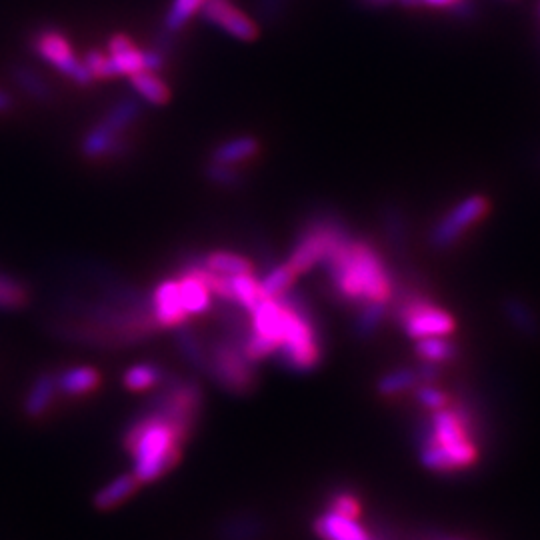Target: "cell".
I'll return each instance as SVG.
<instances>
[{
	"instance_id": "14",
	"label": "cell",
	"mask_w": 540,
	"mask_h": 540,
	"mask_svg": "<svg viewBox=\"0 0 540 540\" xmlns=\"http://www.w3.org/2000/svg\"><path fill=\"white\" fill-rule=\"evenodd\" d=\"M312 526L322 540H384L382 536L368 534L358 518L338 514L330 508L322 512Z\"/></svg>"
},
{
	"instance_id": "36",
	"label": "cell",
	"mask_w": 540,
	"mask_h": 540,
	"mask_svg": "<svg viewBox=\"0 0 540 540\" xmlns=\"http://www.w3.org/2000/svg\"><path fill=\"white\" fill-rule=\"evenodd\" d=\"M330 510H334L338 514H344V516H350V518H358V514H360V500L356 498V494L346 492V490H340V492H334L332 494V498H330Z\"/></svg>"
},
{
	"instance_id": "29",
	"label": "cell",
	"mask_w": 540,
	"mask_h": 540,
	"mask_svg": "<svg viewBox=\"0 0 540 540\" xmlns=\"http://www.w3.org/2000/svg\"><path fill=\"white\" fill-rule=\"evenodd\" d=\"M418 384H420V378L414 368H398L376 380V392L384 398H392L408 390H414Z\"/></svg>"
},
{
	"instance_id": "28",
	"label": "cell",
	"mask_w": 540,
	"mask_h": 540,
	"mask_svg": "<svg viewBox=\"0 0 540 540\" xmlns=\"http://www.w3.org/2000/svg\"><path fill=\"white\" fill-rule=\"evenodd\" d=\"M166 372L154 364V362H138L130 368H126L124 376H122V384L128 390H152L154 386H158L164 380Z\"/></svg>"
},
{
	"instance_id": "34",
	"label": "cell",
	"mask_w": 540,
	"mask_h": 540,
	"mask_svg": "<svg viewBox=\"0 0 540 540\" xmlns=\"http://www.w3.org/2000/svg\"><path fill=\"white\" fill-rule=\"evenodd\" d=\"M206 178L226 190H234L240 188L244 184V174L238 166L232 164H218V162H208L206 170H204Z\"/></svg>"
},
{
	"instance_id": "11",
	"label": "cell",
	"mask_w": 540,
	"mask_h": 540,
	"mask_svg": "<svg viewBox=\"0 0 540 540\" xmlns=\"http://www.w3.org/2000/svg\"><path fill=\"white\" fill-rule=\"evenodd\" d=\"M106 68L108 78L132 76L134 72L146 70V50H140L126 34H112L108 40Z\"/></svg>"
},
{
	"instance_id": "38",
	"label": "cell",
	"mask_w": 540,
	"mask_h": 540,
	"mask_svg": "<svg viewBox=\"0 0 540 540\" xmlns=\"http://www.w3.org/2000/svg\"><path fill=\"white\" fill-rule=\"evenodd\" d=\"M82 62L86 64V68L90 70V74L94 76V80L98 78H108V68H106V54H102L100 50L92 48L84 54Z\"/></svg>"
},
{
	"instance_id": "41",
	"label": "cell",
	"mask_w": 540,
	"mask_h": 540,
	"mask_svg": "<svg viewBox=\"0 0 540 540\" xmlns=\"http://www.w3.org/2000/svg\"><path fill=\"white\" fill-rule=\"evenodd\" d=\"M12 106H14V98L6 92V90H2L0 88V114H4V112H10L12 110Z\"/></svg>"
},
{
	"instance_id": "30",
	"label": "cell",
	"mask_w": 540,
	"mask_h": 540,
	"mask_svg": "<svg viewBox=\"0 0 540 540\" xmlns=\"http://www.w3.org/2000/svg\"><path fill=\"white\" fill-rule=\"evenodd\" d=\"M416 354L424 362L440 366L442 362H448L456 356V346L452 340H448V336H428L416 340Z\"/></svg>"
},
{
	"instance_id": "23",
	"label": "cell",
	"mask_w": 540,
	"mask_h": 540,
	"mask_svg": "<svg viewBox=\"0 0 540 540\" xmlns=\"http://www.w3.org/2000/svg\"><path fill=\"white\" fill-rule=\"evenodd\" d=\"M130 84L136 90V94L152 106H162L170 100V88L158 76V72H152V70L134 72L130 76Z\"/></svg>"
},
{
	"instance_id": "24",
	"label": "cell",
	"mask_w": 540,
	"mask_h": 540,
	"mask_svg": "<svg viewBox=\"0 0 540 540\" xmlns=\"http://www.w3.org/2000/svg\"><path fill=\"white\" fill-rule=\"evenodd\" d=\"M140 112H142V106H140L138 98L126 96V98L118 100L116 104H112L100 122L116 134H126L130 130V126L138 120Z\"/></svg>"
},
{
	"instance_id": "8",
	"label": "cell",
	"mask_w": 540,
	"mask_h": 540,
	"mask_svg": "<svg viewBox=\"0 0 540 540\" xmlns=\"http://www.w3.org/2000/svg\"><path fill=\"white\" fill-rule=\"evenodd\" d=\"M490 212V202L482 194H472L454 204L430 230V244L438 250L458 244Z\"/></svg>"
},
{
	"instance_id": "2",
	"label": "cell",
	"mask_w": 540,
	"mask_h": 540,
	"mask_svg": "<svg viewBox=\"0 0 540 540\" xmlns=\"http://www.w3.org/2000/svg\"><path fill=\"white\" fill-rule=\"evenodd\" d=\"M420 462L434 472L466 470L478 460L474 418L466 404H446L432 410L418 432Z\"/></svg>"
},
{
	"instance_id": "3",
	"label": "cell",
	"mask_w": 540,
	"mask_h": 540,
	"mask_svg": "<svg viewBox=\"0 0 540 540\" xmlns=\"http://www.w3.org/2000/svg\"><path fill=\"white\" fill-rule=\"evenodd\" d=\"M188 438L162 414L140 408L122 434V446L132 456V474L140 484L154 482L172 470Z\"/></svg>"
},
{
	"instance_id": "13",
	"label": "cell",
	"mask_w": 540,
	"mask_h": 540,
	"mask_svg": "<svg viewBox=\"0 0 540 540\" xmlns=\"http://www.w3.org/2000/svg\"><path fill=\"white\" fill-rule=\"evenodd\" d=\"M152 312L160 328H176L188 322V314L180 300L178 278L162 280L152 292Z\"/></svg>"
},
{
	"instance_id": "35",
	"label": "cell",
	"mask_w": 540,
	"mask_h": 540,
	"mask_svg": "<svg viewBox=\"0 0 540 540\" xmlns=\"http://www.w3.org/2000/svg\"><path fill=\"white\" fill-rule=\"evenodd\" d=\"M414 394H416V400L428 410L444 408L450 402V396L442 388H436L432 382H420L414 388Z\"/></svg>"
},
{
	"instance_id": "27",
	"label": "cell",
	"mask_w": 540,
	"mask_h": 540,
	"mask_svg": "<svg viewBox=\"0 0 540 540\" xmlns=\"http://www.w3.org/2000/svg\"><path fill=\"white\" fill-rule=\"evenodd\" d=\"M296 272L288 266V262H272L268 268H264L262 278L260 280V288L268 298H276L282 292H286L288 288L294 286L296 280Z\"/></svg>"
},
{
	"instance_id": "19",
	"label": "cell",
	"mask_w": 540,
	"mask_h": 540,
	"mask_svg": "<svg viewBox=\"0 0 540 540\" xmlns=\"http://www.w3.org/2000/svg\"><path fill=\"white\" fill-rule=\"evenodd\" d=\"M138 486H140V482L132 472L120 474V476L112 478L108 484H104L92 496V506L96 510H110V508L122 504L126 498H130Z\"/></svg>"
},
{
	"instance_id": "32",
	"label": "cell",
	"mask_w": 540,
	"mask_h": 540,
	"mask_svg": "<svg viewBox=\"0 0 540 540\" xmlns=\"http://www.w3.org/2000/svg\"><path fill=\"white\" fill-rule=\"evenodd\" d=\"M28 288L18 278L0 272V310H20L28 304Z\"/></svg>"
},
{
	"instance_id": "17",
	"label": "cell",
	"mask_w": 540,
	"mask_h": 540,
	"mask_svg": "<svg viewBox=\"0 0 540 540\" xmlns=\"http://www.w3.org/2000/svg\"><path fill=\"white\" fill-rule=\"evenodd\" d=\"M56 392L62 396H84L100 386V372L92 366H70L54 374Z\"/></svg>"
},
{
	"instance_id": "22",
	"label": "cell",
	"mask_w": 540,
	"mask_h": 540,
	"mask_svg": "<svg viewBox=\"0 0 540 540\" xmlns=\"http://www.w3.org/2000/svg\"><path fill=\"white\" fill-rule=\"evenodd\" d=\"M354 310L352 334L360 340L370 338L388 318V302H364L354 306Z\"/></svg>"
},
{
	"instance_id": "18",
	"label": "cell",
	"mask_w": 540,
	"mask_h": 540,
	"mask_svg": "<svg viewBox=\"0 0 540 540\" xmlns=\"http://www.w3.org/2000/svg\"><path fill=\"white\" fill-rule=\"evenodd\" d=\"M54 394H56L54 372H40L24 396V404H22L24 414L28 418H40L50 408Z\"/></svg>"
},
{
	"instance_id": "26",
	"label": "cell",
	"mask_w": 540,
	"mask_h": 540,
	"mask_svg": "<svg viewBox=\"0 0 540 540\" xmlns=\"http://www.w3.org/2000/svg\"><path fill=\"white\" fill-rule=\"evenodd\" d=\"M230 286H232V298H234V304H238L240 308H244L248 314H250L264 298H268V296L262 292L260 280L254 276V272L230 276Z\"/></svg>"
},
{
	"instance_id": "12",
	"label": "cell",
	"mask_w": 540,
	"mask_h": 540,
	"mask_svg": "<svg viewBox=\"0 0 540 540\" xmlns=\"http://www.w3.org/2000/svg\"><path fill=\"white\" fill-rule=\"evenodd\" d=\"M132 144L126 134H116L106 128L102 122H96L82 138L80 152L88 160L100 158H122L130 152Z\"/></svg>"
},
{
	"instance_id": "39",
	"label": "cell",
	"mask_w": 540,
	"mask_h": 540,
	"mask_svg": "<svg viewBox=\"0 0 540 540\" xmlns=\"http://www.w3.org/2000/svg\"><path fill=\"white\" fill-rule=\"evenodd\" d=\"M288 0H258V18L266 24H272L280 18Z\"/></svg>"
},
{
	"instance_id": "25",
	"label": "cell",
	"mask_w": 540,
	"mask_h": 540,
	"mask_svg": "<svg viewBox=\"0 0 540 540\" xmlns=\"http://www.w3.org/2000/svg\"><path fill=\"white\" fill-rule=\"evenodd\" d=\"M264 530L262 520L256 514H238L226 518L220 528L218 536L222 540H256Z\"/></svg>"
},
{
	"instance_id": "7",
	"label": "cell",
	"mask_w": 540,
	"mask_h": 540,
	"mask_svg": "<svg viewBox=\"0 0 540 540\" xmlns=\"http://www.w3.org/2000/svg\"><path fill=\"white\" fill-rule=\"evenodd\" d=\"M208 346V376L216 386L234 396L250 394L258 384L256 364L244 354L242 346L220 332L206 338Z\"/></svg>"
},
{
	"instance_id": "6",
	"label": "cell",
	"mask_w": 540,
	"mask_h": 540,
	"mask_svg": "<svg viewBox=\"0 0 540 540\" xmlns=\"http://www.w3.org/2000/svg\"><path fill=\"white\" fill-rule=\"evenodd\" d=\"M350 232V226L334 212H316L308 216L294 238L292 250L286 258L288 266L296 272V276L310 272L322 264L330 246Z\"/></svg>"
},
{
	"instance_id": "40",
	"label": "cell",
	"mask_w": 540,
	"mask_h": 540,
	"mask_svg": "<svg viewBox=\"0 0 540 540\" xmlns=\"http://www.w3.org/2000/svg\"><path fill=\"white\" fill-rule=\"evenodd\" d=\"M418 6H432V8H448L450 12H468L466 0H418Z\"/></svg>"
},
{
	"instance_id": "15",
	"label": "cell",
	"mask_w": 540,
	"mask_h": 540,
	"mask_svg": "<svg viewBox=\"0 0 540 540\" xmlns=\"http://www.w3.org/2000/svg\"><path fill=\"white\" fill-rule=\"evenodd\" d=\"M178 290L186 314H204L212 306V294L204 280L194 270H178Z\"/></svg>"
},
{
	"instance_id": "4",
	"label": "cell",
	"mask_w": 540,
	"mask_h": 540,
	"mask_svg": "<svg viewBox=\"0 0 540 540\" xmlns=\"http://www.w3.org/2000/svg\"><path fill=\"white\" fill-rule=\"evenodd\" d=\"M388 312H392L402 332L412 340L450 336L456 328V322L448 310L414 288H400L398 292L394 290L388 302Z\"/></svg>"
},
{
	"instance_id": "21",
	"label": "cell",
	"mask_w": 540,
	"mask_h": 540,
	"mask_svg": "<svg viewBox=\"0 0 540 540\" xmlns=\"http://www.w3.org/2000/svg\"><path fill=\"white\" fill-rule=\"evenodd\" d=\"M200 262L206 270L222 274V276H238V274L254 272L252 260L232 250H212V252L200 254Z\"/></svg>"
},
{
	"instance_id": "10",
	"label": "cell",
	"mask_w": 540,
	"mask_h": 540,
	"mask_svg": "<svg viewBox=\"0 0 540 540\" xmlns=\"http://www.w3.org/2000/svg\"><path fill=\"white\" fill-rule=\"evenodd\" d=\"M200 16L208 24L242 42L256 40L260 32L258 24L248 14H244L232 0H206L200 8Z\"/></svg>"
},
{
	"instance_id": "37",
	"label": "cell",
	"mask_w": 540,
	"mask_h": 540,
	"mask_svg": "<svg viewBox=\"0 0 540 540\" xmlns=\"http://www.w3.org/2000/svg\"><path fill=\"white\" fill-rule=\"evenodd\" d=\"M384 230H386L388 240L394 246H402V240H404V220H402V214L398 210L388 208L384 212Z\"/></svg>"
},
{
	"instance_id": "5",
	"label": "cell",
	"mask_w": 540,
	"mask_h": 540,
	"mask_svg": "<svg viewBox=\"0 0 540 540\" xmlns=\"http://www.w3.org/2000/svg\"><path fill=\"white\" fill-rule=\"evenodd\" d=\"M202 406H204V392L196 378L166 374L164 380L158 386H154L152 394L144 400L142 408L162 414L186 438H190L198 424Z\"/></svg>"
},
{
	"instance_id": "1",
	"label": "cell",
	"mask_w": 540,
	"mask_h": 540,
	"mask_svg": "<svg viewBox=\"0 0 540 540\" xmlns=\"http://www.w3.org/2000/svg\"><path fill=\"white\" fill-rule=\"evenodd\" d=\"M330 294L340 304L390 302L394 276L378 248L352 232L334 242L322 260Z\"/></svg>"
},
{
	"instance_id": "42",
	"label": "cell",
	"mask_w": 540,
	"mask_h": 540,
	"mask_svg": "<svg viewBox=\"0 0 540 540\" xmlns=\"http://www.w3.org/2000/svg\"><path fill=\"white\" fill-rule=\"evenodd\" d=\"M362 2L372 4V6H380V4H386V2H390V0H362Z\"/></svg>"
},
{
	"instance_id": "9",
	"label": "cell",
	"mask_w": 540,
	"mask_h": 540,
	"mask_svg": "<svg viewBox=\"0 0 540 540\" xmlns=\"http://www.w3.org/2000/svg\"><path fill=\"white\" fill-rule=\"evenodd\" d=\"M32 50L50 66H54L60 74L70 78L74 84L88 86L94 82V76L86 68V64L74 54L68 38L56 28H40L30 38Z\"/></svg>"
},
{
	"instance_id": "33",
	"label": "cell",
	"mask_w": 540,
	"mask_h": 540,
	"mask_svg": "<svg viewBox=\"0 0 540 540\" xmlns=\"http://www.w3.org/2000/svg\"><path fill=\"white\" fill-rule=\"evenodd\" d=\"M204 2L206 0H172L164 14V30L172 34L182 30L190 22V18L200 12Z\"/></svg>"
},
{
	"instance_id": "20",
	"label": "cell",
	"mask_w": 540,
	"mask_h": 540,
	"mask_svg": "<svg viewBox=\"0 0 540 540\" xmlns=\"http://www.w3.org/2000/svg\"><path fill=\"white\" fill-rule=\"evenodd\" d=\"M260 150V144L254 136H236L230 140L220 142L212 154H210V162H218V164H232L238 166L246 160H250L252 156H256Z\"/></svg>"
},
{
	"instance_id": "31",
	"label": "cell",
	"mask_w": 540,
	"mask_h": 540,
	"mask_svg": "<svg viewBox=\"0 0 540 540\" xmlns=\"http://www.w3.org/2000/svg\"><path fill=\"white\" fill-rule=\"evenodd\" d=\"M12 78L30 98L40 100V102L50 100L52 90H50L48 82L42 78V74H38L30 66H14L12 68Z\"/></svg>"
},
{
	"instance_id": "16",
	"label": "cell",
	"mask_w": 540,
	"mask_h": 540,
	"mask_svg": "<svg viewBox=\"0 0 540 540\" xmlns=\"http://www.w3.org/2000/svg\"><path fill=\"white\" fill-rule=\"evenodd\" d=\"M174 342L182 358L200 374H208V346L200 332L188 322L174 328Z\"/></svg>"
}]
</instances>
